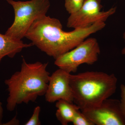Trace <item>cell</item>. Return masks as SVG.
I'll return each mask as SVG.
<instances>
[{"label":"cell","instance_id":"obj_16","mask_svg":"<svg viewBox=\"0 0 125 125\" xmlns=\"http://www.w3.org/2000/svg\"><path fill=\"white\" fill-rule=\"evenodd\" d=\"M3 108L2 103L0 101V125H2V120L3 116Z\"/></svg>","mask_w":125,"mask_h":125},{"label":"cell","instance_id":"obj_14","mask_svg":"<svg viewBox=\"0 0 125 125\" xmlns=\"http://www.w3.org/2000/svg\"><path fill=\"white\" fill-rule=\"evenodd\" d=\"M121 99L120 105L122 111L125 117V85L121 84L120 87Z\"/></svg>","mask_w":125,"mask_h":125},{"label":"cell","instance_id":"obj_15","mask_svg":"<svg viewBox=\"0 0 125 125\" xmlns=\"http://www.w3.org/2000/svg\"><path fill=\"white\" fill-rule=\"evenodd\" d=\"M20 124L19 121L16 118V116H15L11 120L9 121L7 123L3 125H19Z\"/></svg>","mask_w":125,"mask_h":125},{"label":"cell","instance_id":"obj_2","mask_svg":"<svg viewBox=\"0 0 125 125\" xmlns=\"http://www.w3.org/2000/svg\"><path fill=\"white\" fill-rule=\"evenodd\" d=\"M48 62H27L23 58L20 70L5 80L8 94L6 108L14 110L17 105L35 102L39 96H45L50 74L47 70Z\"/></svg>","mask_w":125,"mask_h":125},{"label":"cell","instance_id":"obj_7","mask_svg":"<svg viewBox=\"0 0 125 125\" xmlns=\"http://www.w3.org/2000/svg\"><path fill=\"white\" fill-rule=\"evenodd\" d=\"M95 125H125L120 102L108 98L93 108L81 111Z\"/></svg>","mask_w":125,"mask_h":125},{"label":"cell","instance_id":"obj_10","mask_svg":"<svg viewBox=\"0 0 125 125\" xmlns=\"http://www.w3.org/2000/svg\"><path fill=\"white\" fill-rule=\"evenodd\" d=\"M56 117L62 125L72 123L76 112L80 109L75 104L63 100L56 102Z\"/></svg>","mask_w":125,"mask_h":125},{"label":"cell","instance_id":"obj_9","mask_svg":"<svg viewBox=\"0 0 125 125\" xmlns=\"http://www.w3.org/2000/svg\"><path fill=\"white\" fill-rule=\"evenodd\" d=\"M33 46L32 42L24 43L22 40L12 38L5 34L0 33V63L5 57L13 58L24 48Z\"/></svg>","mask_w":125,"mask_h":125},{"label":"cell","instance_id":"obj_5","mask_svg":"<svg viewBox=\"0 0 125 125\" xmlns=\"http://www.w3.org/2000/svg\"><path fill=\"white\" fill-rule=\"evenodd\" d=\"M101 49L96 38L86 39L77 46L55 59L58 68L71 73L83 64L93 65L98 61Z\"/></svg>","mask_w":125,"mask_h":125},{"label":"cell","instance_id":"obj_11","mask_svg":"<svg viewBox=\"0 0 125 125\" xmlns=\"http://www.w3.org/2000/svg\"><path fill=\"white\" fill-rule=\"evenodd\" d=\"M85 0H65V7L69 14H73L81 8Z\"/></svg>","mask_w":125,"mask_h":125},{"label":"cell","instance_id":"obj_1","mask_svg":"<svg viewBox=\"0 0 125 125\" xmlns=\"http://www.w3.org/2000/svg\"><path fill=\"white\" fill-rule=\"evenodd\" d=\"M105 26V22L99 21L86 28L66 32L62 30L59 20L45 15L34 21L25 37L31 41L33 46L55 59Z\"/></svg>","mask_w":125,"mask_h":125},{"label":"cell","instance_id":"obj_17","mask_svg":"<svg viewBox=\"0 0 125 125\" xmlns=\"http://www.w3.org/2000/svg\"><path fill=\"white\" fill-rule=\"evenodd\" d=\"M123 38H124V39H125V32H124V33H123ZM121 52L122 54H123V55H125V47H124V48L122 49V50Z\"/></svg>","mask_w":125,"mask_h":125},{"label":"cell","instance_id":"obj_3","mask_svg":"<svg viewBox=\"0 0 125 125\" xmlns=\"http://www.w3.org/2000/svg\"><path fill=\"white\" fill-rule=\"evenodd\" d=\"M117 83L114 74L102 72L71 74L70 83L73 103L81 111L98 106L115 93Z\"/></svg>","mask_w":125,"mask_h":125},{"label":"cell","instance_id":"obj_6","mask_svg":"<svg viewBox=\"0 0 125 125\" xmlns=\"http://www.w3.org/2000/svg\"><path fill=\"white\" fill-rule=\"evenodd\" d=\"M102 8L101 0H85L78 11L70 14L67 27L74 29H82L90 27L98 21L105 22L116 10V7H114L103 11L101 10Z\"/></svg>","mask_w":125,"mask_h":125},{"label":"cell","instance_id":"obj_8","mask_svg":"<svg viewBox=\"0 0 125 125\" xmlns=\"http://www.w3.org/2000/svg\"><path fill=\"white\" fill-rule=\"evenodd\" d=\"M71 74L59 68L50 75L45 95L47 102L53 103L63 100L73 103V93L70 83Z\"/></svg>","mask_w":125,"mask_h":125},{"label":"cell","instance_id":"obj_13","mask_svg":"<svg viewBox=\"0 0 125 125\" xmlns=\"http://www.w3.org/2000/svg\"><path fill=\"white\" fill-rule=\"evenodd\" d=\"M41 108L39 106L35 107L34 109L32 116L25 125H40L41 122L39 119Z\"/></svg>","mask_w":125,"mask_h":125},{"label":"cell","instance_id":"obj_4","mask_svg":"<svg viewBox=\"0 0 125 125\" xmlns=\"http://www.w3.org/2000/svg\"><path fill=\"white\" fill-rule=\"evenodd\" d=\"M13 8V23L5 34L11 38L21 40L34 21L46 15L50 6L49 0H31L26 1L6 0Z\"/></svg>","mask_w":125,"mask_h":125},{"label":"cell","instance_id":"obj_12","mask_svg":"<svg viewBox=\"0 0 125 125\" xmlns=\"http://www.w3.org/2000/svg\"><path fill=\"white\" fill-rule=\"evenodd\" d=\"M72 123L74 125H94L80 109L76 112Z\"/></svg>","mask_w":125,"mask_h":125}]
</instances>
